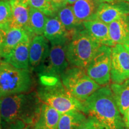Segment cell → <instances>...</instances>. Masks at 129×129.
Returning a JSON list of instances; mask_svg holds the SVG:
<instances>
[{
	"label": "cell",
	"instance_id": "obj_1",
	"mask_svg": "<svg viewBox=\"0 0 129 129\" xmlns=\"http://www.w3.org/2000/svg\"><path fill=\"white\" fill-rule=\"evenodd\" d=\"M42 104L37 92L34 91L0 99L2 125L22 122L33 126L40 115Z\"/></svg>",
	"mask_w": 129,
	"mask_h": 129
},
{
	"label": "cell",
	"instance_id": "obj_2",
	"mask_svg": "<svg viewBox=\"0 0 129 129\" xmlns=\"http://www.w3.org/2000/svg\"><path fill=\"white\" fill-rule=\"evenodd\" d=\"M83 104L87 115L95 117L111 129L126 127L109 85L101 87Z\"/></svg>",
	"mask_w": 129,
	"mask_h": 129
},
{
	"label": "cell",
	"instance_id": "obj_3",
	"mask_svg": "<svg viewBox=\"0 0 129 129\" xmlns=\"http://www.w3.org/2000/svg\"><path fill=\"white\" fill-rule=\"evenodd\" d=\"M34 81L29 69H17L0 62V99L32 91Z\"/></svg>",
	"mask_w": 129,
	"mask_h": 129
},
{
	"label": "cell",
	"instance_id": "obj_4",
	"mask_svg": "<svg viewBox=\"0 0 129 129\" xmlns=\"http://www.w3.org/2000/svg\"><path fill=\"white\" fill-rule=\"evenodd\" d=\"M101 46L84 27L76 30L67 44V56L69 64L72 67L85 69Z\"/></svg>",
	"mask_w": 129,
	"mask_h": 129
},
{
	"label": "cell",
	"instance_id": "obj_5",
	"mask_svg": "<svg viewBox=\"0 0 129 129\" xmlns=\"http://www.w3.org/2000/svg\"><path fill=\"white\" fill-rule=\"evenodd\" d=\"M37 92L42 103L53 108L61 114L71 111H80L85 114L83 102L74 98L60 80L54 85H41Z\"/></svg>",
	"mask_w": 129,
	"mask_h": 129
},
{
	"label": "cell",
	"instance_id": "obj_6",
	"mask_svg": "<svg viewBox=\"0 0 129 129\" xmlns=\"http://www.w3.org/2000/svg\"><path fill=\"white\" fill-rule=\"evenodd\" d=\"M60 78L64 87L81 102L101 87L88 77L83 68L69 67Z\"/></svg>",
	"mask_w": 129,
	"mask_h": 129
},
{
	"label": "cell",
	"instance_id": "obj_7",
	"mask_svg": "<svg viewBox=\"0 0 129 129\" xmlns=\"http://www.w3.org/2000/svg\"><path fill=\"white\" fill-rule=\"evenodd\" d=\"M70 38H62L50 42L48 56L44 63L37 70L39 75H51L60 78L63 72L69 67L67 56V47Z\"/></svg>",
	"mask_w": 129,
	"mask_h": 129
},
{
	"label": "cell",
	"instance_id": "obj_8",
	"mask_svg": "<svg viewBox=\"0 0 129 129\" xmlns=\"http://www.w3.org/2000/svg\"><path fill=\"white\" fill-rule=\"evenodd\" d=\"M111 51V47L101 45L85 69L88 77L101 87L110 82Z\"/></svg>",
	"mask_w": 129,
	"mask_h": 129
},
{
	"label": "cell",
	"instance_id": "obj_9",
	"mask_svg": "<svg viewBox=\"0 0 129 129\" xmlns=\"http://www.w3.org/2000/svg\"><path fill=\"white\" fill-rule=\"evenodd\" d=\"M111 80L112 83L120 84L129 78V49L123 44L112 47Z\"/></svg>",
	"mask_w": 129,
	"mask_h": 129
},
{
	"label": "cell",
	"instance_id": "obj_10",
	"mask_svg": "<svg viewBox=\"0 0 129 129\" xmlns=\"http://www.w3.org/2000/svg\"><path fill=\"white\" fill-rule=\"evenodd\" d=\"M50 44L43 35L32 38L29 46V67L37 71L44 63L49 54Z\"/></svg>",
	"mask_w": 129,
	"mask_h": 129
},
{
	"label": "cell",
	"instance_id": "obj_11",
	"mask_svg": "<svg viewBox=\"0 0 129 129\" xmlns=\"http://www.w3.org/2000/svg\"><path fill=\"white\" fill-rule=\"evenodd\" d=\"M129 14V3L126 1L102 3L96 14V20L109 25L122 16Z\"/></svg>",
	"mask_w": 129,
	"mask_h": 129
},
{
	"label": "cell",
	"instance_id": "obj_12",
	"mask_svg": "<svg viewBox=\"0 0 129 129\" xmlns=\"http://www.w3.org/2000/svg\"><path fill=\"white\" fill-rule=\"evenodd\" d=\"M31 40L23 41L3 58L5 62L17 69H29V46Z\"/></svg>",
	"mask_w": 129,
	"mask_h": 129
},
{
	"label": "cell",
	"instance_id": "obj_13",
	"mask_svg": "<svg viewBox=\"0 0 129 129\" xmlns=\"http://www.w3.org/2000/svg\"><path fill=\"white\" fill-rule=\"evenodd\" d=\"M83 26L90 36L100 44L111 47L115 46L111 40L108 24L98 20H93L84 22Z\"/></svg>",
	"mask_w": 129,
	"mask_h": 129
},
{
	"label": "cell",
	"instance_id": "obj_14",
	"mask_svg": "<svg viewBox=\"0 0 129 129\" xmlns=\"http://www.w3.org/2000/svg\"><path fill=\"white\" fill-rule=\"evenodd\" d=\"M101 4L100 0H78L71 6L77 18L83 23L85 21L96 20Z\"/></svg>",
	"mask_w": 129,
	"mask_h": 129
},
{
	"label": "cell",
	"instance_id": "obj_15",
	"mask_svg": "<svg viewBox=\"0 0 129 129\" xmlns=\"http://www.w3.org/2000/svg\"><path fill=\"white\" fill-rule=\"evenodd\" d=\"M109 34L114 44L129 47V14L122 16L108 25Z\"/></svg>",
	"mask_w": 129,
	"mask_h": 129
},
{
	"label": "cell",
	"instance_id": "obj_16",
	"mask_svg": "<svg viewBox=\"0 0 129 129\" xmlns=\"http://www.w3.org/2000/svg\"><path fill=\"white\" fill-rule=\"evenodd\" d=\"M12 21L10 26L20 27L26 30L29 17V0H10Z\"/></svg>",
	"mask_w": 129,
	"mask_h": 129
},
{
	"label": "cell",
	"instance_id": "obj_17",
	"mask_svg": "<svg viewBox=\"0 0 129 129\" xmlns=\"http://www.w3.org/2000/svg\"><path fill=\"white\" fill-rule=\"evenodd\" d=\"M61 114L47 104H42L40 115L34 129H57Z\"/></svg>",
	"mask_w": 129,
	"mask_h": 129
},
{
	"label": "cell",
	"instance_id": "obj_18",
	"mask_svg": "<svg viewBox=\"0 0 129 129\" xmlns=\"http://www.w3.org/2000/svg\"><path fill=\"white\" fill-rule=\"evenodd\" d=\"M32 37L23 28L10 26L2 51V59L23 41L32 40Z\"/></svg>",
	"mask_w": 129,
	"mask_h": 129
},
{
	"label": "cell",
	"instance_id": "obj_19",
	"mask_svg": "<svg viewBox=\"0 0 129 129\" xmlns=\"http://www.w3.org/2000/svg\"><path fill=\"white\" fill-rule=\"evenodd\" d=\"M74 32H69L64 28L56 14L49 16L45 26L43 35L49 42L71 37Z\"/></svg>",
	"mask_w": 129,
	"mask_h": 129
},
{
	"label": "cell",
	"instance_id": "obj_20",
	"mask_svg": "<svg viewBox=\"0 0 129 129\" xmlns=\"http://www.w3.org/2000/svg\"><path fill=\"white\" fill-rule=\"evenodd\" d=\"M48 17V16L38 10L30 7L26 31L32 38L36 35H43Z\"/></svg>",
	"mask_w": 129,
	"mask_h": 129
},
{
	"label": "cell",
	"instance_id": "obj_21",
	"mask_svg": "<svg viewBox=\"0 0 129 129\" xmlns=\"http://www.w3.org/2000/svg\"><path fill=\"white\" fill-rule=\"evenodd\" d=\"M110 87L122 115L129 108V78L120 84L112 83Z\"/></svg>",
	"mask_w": 129,
	"mask_h": 129
},
{
	"label": "cell",
	"instance_id": "obj_22",
	"mask_svg": "<svg viewBox=\"0 0 129 129\" xmlns=\"http://www.w3.org/2000/svg\"><path fill=\"white\" fill-rule=\"evenodd\" d=\"M56 15L69 32L72 33L84 27L83 22H80L74 14L71 5L59 9L56 12Z\"/></svg>",
	"mask_w": 129,
	"mask_h": 129
},
{
	"label": "cell",
	"instance_id": "obj_23",
	"mask_svg": "<svg viewBox=\"0 0 129 129\" xmlns=\"http://www.w3.org/2000/svg\"><path fill=\"white\" fill-rule=\"evenodd\" d=\"M87 115L80 111H71L62 114L57 129H77L86 120Z\"/></svg>",
	"mask_w": 129,
	"mask_h": 129
},
{
	"label": "cell",
	"instance_id": "obj_24",
	"mask_svg": "<svg viewBox=\"0 0 129 129\" xmlns=\"http://www.w3.org/2000/svg\"><path fill=\"white\" fill-rule=\"evenodd\" d=\"M30 7L37 9L47 16H53L56 14L49 0H29Z\"/></svg>",
	"mask_w": 129,
	"mask_h": 129
},
{
	"label": "cell",
	"instance_id": "obj_25",
	"mask_svg": "<svg viewBox=\"0 0 129 129\" xmlns=\"http://www.w3.org/2000/svg\"><path fill=\"white\" fill-rule=\"evenodd\" d=\"M12 21V12L10 2L0 0V25H10Z\"/></svg>",
	"mask_w": 129,
	"mask_h": 129
},
{
	"label": "cell",
	"instance_id": "obj_26",
	"mask_svg": "<svg viewBox=\"0 0 129 129\" xmlns=\"http://www.w3.org/2000/svg\"><path fill=\"white\" fill-rule=\"evenodd\" d=\"M77 129H111L93 116L87 115L86 120Z\"/></svg>",
	"mask_w": 129,
	"mask_h": 129
},
{
	"label": "cell",
	"instance_id": "obj_27",
	"mask_svg": "<svg viewBox=\"0 0 129 129\" xmlns=\"http://www.w3.org/2000/svg\"><path fill=\"white\" fill-rule=\"evenodd\" d=\"M10 25H0V62L2 59V51L4 46L5 40H6V36L8 30H9Z\"/></svg>",
	"mask_w": 129,
	"mask_h": 129
},
{
	"label": "cell",
	"instance_id": "obj_28",
	"mask_svg": "<svg viewBox=\"0 0 129 129\" xmlns=\"http://www.w3.org/2000/svg\"><path fill=\"white\" fill-rule=\"evenodd\" d=\"M2 129H34L32 125H28L22 122H16L8 125H2Z\"/></svg>",
	"mask_w": 129,
	"mask_h": 129
},
{
	"label": "cell",
	"instance_id": "obj_29",
	"mask_svg": "<svg viewBox=\"0 0 129 129\" xmlns=\"http://www.w3.org/2000/svg\"><path fill=\"white\" fill-rule=\"evenodd\" d=\"M49 1L53 9L55 10L56 12L59 9H62L68 5L67 0H49Z\"/></svg>",
	"mask_w": 129,
	"mask_h": 129
},
{
	"label": "cell",
	"instance_id": "obj_30",
	"mask_svg": "<svg viewBox=\"0 0 129 129\" xmlns=\"http://www.w3.org/2000/svg\"><path fill=\"white\" fill-rule=\"evenodd\" d=\"M122 117H123L125 127L127 129H129V108L125 111Z\"/></svg>",
	"mask_w": 129,
	"mask_h": 129
},
{
	"label": "cell",
	"instance_id": "obj_31",
	"mask_svg": "<svg viewBox=\"0 0 129 129\" xmlns=\"http://www.w3.org/2000/svg\"><path fill=\"white\" fill-rule=\"evenodd\" d=\"M102 3H112L120 2V1H126L129 3V0H100Z\"/></svg>",
	"mask_w": 129,
	"mask_h": 129
},
{
	"label": "cell",
	"instance_id": "obj_32",
	"mask_svg": "<svg viewBox=\"0 0 129 129\" xmlns=\"http://www.w3.org/2000/svg\"><path fill=\"white\" fill-rule=\"evenodd\" d=\"M77 1H78V0H67L68 4V5H71V6H72V5L74 3L76 2Z\"/></svg>",
	"mask_w": 129,
	"mask_h": 129
},
{
	"label": "cell",
	"instance_id": "obj_33",
	"mask_svg": "<svg viewBox=\"0 0 129 129\" xmlns=\"http://www.w3.org/2000/svg\"><path fill=\"white\" fill-rule=\"evenodd\" d=\"M0 129H2V120H1V112H0Z\"/></svg>",
	"mask_w": 129,
	"mask_h": 129
},
{
	"label": "cell",
	"instance_id": "obj_34",
	"mask_svg": "<svg viewBox=\"0 0 129 129\" xmlns=\"http://www.w3.org/2000/svg\"><path fill=\"white\" fill-rule=\"evenodd\" d=\"M3 1H9L10 0H3Z\"/></svg>",
	"mask_w": 129,
	"mask_h": 129
},
{
	"label": "cell",
	"instance_id": "obj_35",
	"mask_svg": "<svg viewBox=\"0 0 129 129\" xmlns=\"http://www.w3.org/2000/svg\"><path fill=\"white\" fill-rule=\"evenodd\" d=\"M127 47H128V49H129V47L128 46H127Z\"/></svg>",
	"mask_w": 129,
	"mask_h": 129
},
{
	"label": "cell",
	"instance_id": "obj_36",
	"mask_svg": "<svg viewBox=\"0 0 129 129\" xmlns=\"http://www.w3.org/2000/svg\"></svg>",
	"mask_w": 129,
	"mask_h": 129
}]
</instances>
